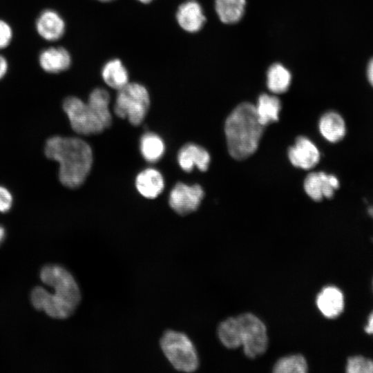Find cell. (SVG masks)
Returning a JSON list of instances; mask_svg holds the SVG:
<instances>
[{"mask_svg": "<svg viewBox=\"0 0 373 373\" xmlns=\"http://www.w3.org/2000/svg\"><path fill=\"white\" fill-rule=\"evenodd\" d=\"M367 77L370 84L373 87V59H372L368 64L367 68Z\"/></svg>", "mask_w": 373, "mask_h": 373, "instance_id": "4dcf8cb0", "label": "cell"}, {"mask_svg": "<svg viewBox=\"0 0 373 373\" xmlns=\"http://www.w3.org/2000/svg\"><path fill=\"white\" fill-rule=\"evenodd\" d=\"M12 195L4 186L0 185V212H6L12 207Z\"/></svg>", "mask_w": 373, "mask_h": 373, "instance_id": "83f0119b", "label": "cell"}, {"mask_svg": "<svg viewBox=\"0 0 373 373\" xmlns=\"http://www.w3.org/2000/svg\"><path fill=\"white\" fill-rule=\"evenodd\" d=\"M160 348L174 369L193 372L199 365L197 350L192 341L184 332L173 329L164 331L160 340Z\"/></svg>", "mask_w": 373, "mask_h": 373, "instance_id": "277c9868", "label": "cell"}, {"mask_svg": "<svg viewBox=\"0 0 373 373\" xmlns=\"http://www.w3.org/2000/svg\"><path fill=\"white\" fill-rule=\"evenodd\" d=\"M12 30L5 21L0 19V49L6 48L11 42Z\"/></svg>", "mask_w": 373, "mask_h": 373, "instance_id": "4316f807", "label": "cell"}, {"mask_svg": "<svg viewBox=\"0 0 373 373\" xmlns=\"http://www.w3.org/2000/svg\"><path fill=\"white\" fill-rule=\"evenodd\" d=\"M265 126L258 121L255 106L249 102L238 105L224 123V133L230 155L242 160L256 152Z\"/></svg>", "mask_w": 373, "mask_h": 373, "instance_id": "3957f363", "label": "cell"}, {"mask_svg": "<svg viewBox=\"0 0 373 373\" xmlns=\"http://www.w3.org/2000/svg\"><path fill=\"white\" fill-rule=\"evenodd\" d=\"M39 63L44 71L49 73H59L70 68L71 56L64 48L50 47L40 52Z\"/></svg>", "mask_w": 373, "mask_h": 373, "instance_id": "9a60e30c", "label": "cell"}, {"mask_svg": "<svg viewBox=\"0 0 373 373\" xmlns=\"http://www.w3.org/2000/svg\"><path fill=\"white\" fill-rule=\"evenodd\" d=\"M150 106V97L144 86L128 83L118 90L114 106L115 115L128 119L134 126H138L145 118Z\"/></svg>", "mask_w": 373, "mask_h": 373, "instance_id": "5b68a950", "label": "cell"}, {"mask_svg": "<svg viewBox=\"0 0 373 373\" xmlns=\"http://www.w3.org/2000/svg\"><path fill=\"white\" fill-rule=\"evenodd\" d=\"M97 1H102V2H108V1H113V0H97Z\"/></svg>", "mask_w": 373, "mask_h": 373, "instance_id": "e575fe53", "label": "cell"}, {"mask_svg": "<svg viewBox=\"0 0 373 373\" xmlns=\"http://www.w3.org/2000/svg\"><path fill=\"white\" fill-rule=\"evenodd\" d=\"M369 215L373 218V207H370L369 209H368V211H367Z\"/></svg>", "mask_w": 373, "mask_h": 373, "instance_id": "d6a6232c", "label": "cell"}, {"mask_svg": "<svg viewBox=\"0 0 373 373\" xmlns=\"http://www.w3.org/2000/svg\"><path fill=\"white\" fill-rule=\"evenodd\" d=\"M318 128L322 136L328 142L336 143L345 135V122L342 116L335 111L324 113L318 122Z\"/></svg>", "mask_w": 373, "mask_h": 373, "instance_id": "e0dca14e", "label": "cell"}, {"mask_svg": "<svg viewBox=\"0 0 373 373\" xmlns=\"http://www.w3.org/2000/svg\"><path fill=\"white\" fill-rule=\"evenodd\" d=\"M218 335L222 343L228 348L242 346V330L238 317L222 321L218 328Z\"/></svg>", "mask_w": 373, "mask_h": 373, "instance_id": "603a6c76", "label": "cell"}, {"mask_svg": "<svg viewBox=\"0 0 373 373\" xmlns=\"http://www.w3.org/2000/svg\"><path fill=\"white\" fill-rule=\"evenodd\" d=\"M178 162L180 168L186 173L196 166L201 171H206L210 163V155L203 147L189 143L179 150Z\"/></svg>", "mask_w": 373, "mask_h": 373, "instance_id": "7c38bea8", "label": "cell"}, {"mask_svg": "<svg viewBox=\"0 0 373 373\" xmlns=\"http://www.w3.org/2000/svg\"><path fill=\"white\" fill-rule=\"evenodd\" d=\"M8 65L6 59L0 55V79H1L7 73Z\"/></svg>", "mask_w": 373, "mask_h": 373, "instance_id": "f1b7e54d", "label": "cell"}, {"mask_svg": "<svg viewBox=\"0 0 373 373\" xmlns=\"http://www.w3.org/2000/svg\"><path fill=\"white\" fill-rule=\"evenodd\" d=\"M291 82L290 71L282 64H272L267 72V86L268 89L276 94L286 92Z\"/></svg>", "mask_w": 373, "mask_h": 373, "instance_id": "44dd1931", "label": "cell"}, {"mask_svg": "<svg viewBox=\"0 0 373 373\" xmlns=\"http://www.w3.org/2000/svg\"><path fill=\"white\" fill-rule=\"evenodd\" d=\"M288 157L293 166L308 170L318 163L321 155L316 146L309 139L299 136L296 139L295 144L289 148Z\"/></svg>", "mask_w": 373, "mask_h": 373, "instance_id": "30bf717a", "label": "cell"}, {"mask_svg": "<svg viewBox=\"0 0 373 373\" xmlns=\"http://www.w3.org/2000/svg\"><path fill=\"white\" fill-rule=\"evenodd\" d=\"M35 28L39 36L43 39L53 41L59 39L64 35L66 23L57 11L46 9L38 16L35 22Z\"/></svg>", "mask_w": 373, "mask_h": 373, "instance_id": "8fae6325", "label": "cell"}, {"mask_svg": "<svg viewBox=\"0 0 373 373\" xmlns=\"http://www.w3.org/2000/svg\"><path fill=\"white\" fill-rule=\"evenodd\" d=\"M46 157L59 164V179L70 189L80 186L86 180L93 164L90 145L78 137L53 136L45 144Z\"/></svg>", "mask_w": 373, "mask_h": 373, "instance_id": "7a4b0ae2", "label": "cell"}, {"mask_svg": "<svg viewBox=\"0 0 373 373\" xmlns=\"http://www.w3.org/2000/svg\"><path fill=\"white\" fill-rule=\"evenodd\" d=\"M40 277L52 292L35 287L30 296L34 307L54 318L66 319L72 316L82 298L79 287L72 274L60 265H50L41 269Z\"/></svg>", "mask_w": 373, "mask_h": 373, "instance_id": "6da1fadb", "label": "cell"}, {"mask_svg": "<svg viewBox=\"0 0 373 373\" xmlns=\"http://www.w3.org/2000/svg\"><path fill=\"white\" fill-rule=\"evenodd\" d=\"M88 105L106 128L111 124L112 117L109 110L110 95L108 93L101 88L94 89L89 95Z\"/></svg>", "mask_w": 373, "mask_h": 373, "instance_id": "cb8c5ba5", "label": "cell"}, {"mask_svg": "<svg viewBox=\"0 0 373 373\" xmlns=\"http://www.w3.org/2000/svg\"><path fill=\"white\" fill-rule=\"evenodd\" d=\"M137 1L143 3H149L151 2L153 0H137Z\"/></svg>", "mask_w": 373, "mask_h": 373, "instance_id": "836d02e7", "label": "cell"}, {"mask_svg": "<svg viewBox=\"0 0 373 373\" xmlns=\"http://www.w3.org/2000/svg\"><path fill=\"white\" fill-rule=\"evenodd\" d=\"M246 0H215V10L219 19L226 24L238 22L243 17Z\"/></svg>", "mask_w": 373, "mask_h": 373, "instance_id": "ffe728a7", "label": "cell"}, {"mask_svg": "<svg viewBox=\"0 0 373 373\" xmlns=\"http://www.w3.org/2000/svg\"><path fill=\"white\" fill-rule=\"evenodd\" d=\"M176 19L184 30L192 33L200 30L206 21L202 6L195 0L186 1L178 7Z\"/></svg>", "mask_w": 373, "mask_h": 373, "instance_id": "4fadbf2b", "label": "cell"}, {"mask_svg": "<svg viewBox=\"0 0 373 373\" xmlns=\"http://www.w3.org/2000/svg\"><path fill=\"white\" fill-rule=\"evenodd\" d=\"M242 330V346L249 358H255L263 354L268 344L267 329L265 324L250 313L237 316Z\"/></svg>", "mask_w": 373, "mask_h": 373, "instance_id": "52a82bcc", "label": "cell"}, {"mask_svg": "<svg viewBox=\"0 0 373 373\" xmlns=\"http://www.w3.org/2000/svg\"><path fill=\"white\" fill-rule=\"evenodd\" d=\"M104 82L110 87L119 90L128 83V73L122 62L113 59L106 62L102 70Z\"/></svg>", "mask_w": 373, "mask_h": 373, "instance_id": "d6986e66", "label": "cell"}, {"mask_svg": "<svg viewBox=\"0 0 373 373\" xmlns=\"http://www.w3.org/2000/svg\"><path fill=\"white\" fill-rule=\"evenodd\" d=\"M255 108L258 121L265 126L278 120L281 103L276 96L263 93L258 97Z\"/></svg>", "mask_w": 373, "mask_h": 373, "instance_id": "ac0fdd59", "label": "cell"}, {"mask_svg": "<svg viewBox=\"0 0 373 373\" xmlns=\"http://www.w3.org/2000/svg\"><path fill=\"white\" fill-rule=\"evenodd\" d=\"M140 150L146 161L155 163L163 156L165 151V144L158 135L148 132L143 134L140 138Z\"/></svg>", "mask_w": 373, "mask_h": 373, "instance_id": "7402d4cb", "label": "cell"}, {"mask_svg": "<svg viewBox=\"0 0 373 373\" xmlns=\"http://www.w3.org/2000/svg\"><path fill=\"white\" fill-rule=\"evenodd\" d=\"M340 186L338 179L325 172L309 173L304 180V189L309 198L316 202L324 198H332Z\"/></svg>", "mask_w": 373, "mask_h": 373, "instance_id": "9c48e42d", "label": "cell"}, {"mask_svg": "<svg viewBox=\"0 0 373 373\" xmlns=\"http://www.w3.org/2000/svg\"><path fill=\"white\" fill-rule=\"evenodd\" d=\"M5 236V230L2 227H0V243L3 241Z\"/></svg>", "mask_w": 373, "mask_h": 373, "instance_id": "1f68e13d", "label": "cell"}, {"mask_svg": "<svg viewBox=\"0 0 373 373\" xmlns=\"http://www.w3.org/2000/svg\"><path fill=\"white\" fill-rule=\"evenodd\" d=\"M307 371L306 360L300 354L283 357L274 366V372L276 373H305Z\"/></svg>", "mask_w": 373, "mask_h": 373, "instance_id": "d4e9b609", "label": "cell"}, {"mask_svg": "<svg viewBox=\"0 0 373 373\" xmlns=\"http://www.w3.org/2000/svg\"><path fill=\"white\" fill-rule=\"evenodd\" d=\"M364 329L367 334L373 335V311L368 317L367 325L365 327Z\"/></svg>", "mask_w": 373, "mask_h": 373, "instance_id": "f546056e", "label": "cell"}, {"mask_svg": "<svg viewBox=\"0 0 373 373\" xmlns=\"http://www.w3.org/2000/svg\"><path fill=\"white\" fill-rule=\"evenodd\" d=\"M204 196V190L200 184L178 182L170 192L169 204L176 213L186 216L198 209Z\"/></svg>", "mask_w": 373, "mask_h": 373, "instance_id": "ba28073f", "label": "cell"}, {"mask_svg": "<svg viewBox=\"0 0 373 373\" xmlns=\"http://www.w3.org/2000/svg\"><path fill=\"white\" fill-rule=\"evenodd\" d=\"M347 373H373V361L363 356L348 358L346 365Z\"/></svg>", "mask_w": 373, "mask_h": 373, "instance_id": "484cf974", "label": "cell"}, {"mask_svg": "<svg viewBox=\"0 0 373 373\" xmlns=\"http://www.w3.org/2000/svg\"><path fill=\"white\" fill-rule=\"evenodd\" d=\"M135 187L144 198L153 199L164 190V180L161 173L153 168H147L137 174Z\"/></svg>", "mask_w": 373, "mask_h": 373, "instance_id": "2e32d148", "label": "cell"}, {"mask_svg": "<svg viewBox=\"0 0 373 373\" xmlns=\"http://www.w3.org/2000/svg\"><path fill=\"white\" fill-rule=\"evenodd\" d=\"M63 109L73 131L84 135H95L105 130L102 122L88 105L77 97L70 96L63 102Z\"/></svg>", "mask_w": 373, "mask_h": 373, "instance_id": "8992f818", "label": "cell"}, {"mask_svg": "<svg viewBox=\"0 0 373 373\" xmlns=\"http://www.w3.org/2000/svg\"><path fill=\"white\" fill-rule=\"evenodd\" d=\"M316 305L325 317L336 318L344 309L343 294L335 286H327L318 294Z\"/></svg>", "mask_w": 373, "mask_h": 373, "instance_id": "5bb4252c", "label": "cell"}]
</instances>
